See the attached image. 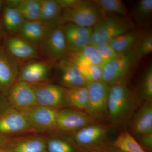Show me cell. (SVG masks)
Returning a JSON list of instances; mask_svg holds the SVG:
<instances>
[{"mask_svg": "<svg viewBox=\"0 0 152 152\" xmlns=\"http://www.w3.org/2000/svg\"><path fill=\"white\" fill-rule=\"evenodd\" d=\"M33 134L37 133L24 113L9 105L0 111V137L9 138Z\"/></svg>", "mask_w": 152, "mask_h": 152, "instance_id": "cell-4", "label": "cell"}, {"mask_svg": "<svg viewBox=\"0 0 152 152\" xmlns=\"http://www.w3.org/2000/svg\"><path fill=\"white\" fill-rule=\"evenodd\" d=\"M95 47L99 53L105 64L113 60L118 54L109 43L101 44Z\"/></svg>", "mask_w": 152, "mask_h": 152, "instance_id": "cell-34", "label": "cell"}, {"mask_svg": "<svg viewBox=\"0 0 152 152\" xmlns=\"http://www.w3.org/2000/svg\"><path fill=\"white\" fill-rule=\"evenodd\" d=\"M140 140L145 147L149 149L152 148V133L140 136Z\"/></svg>", "mask_w": 152, "mask_h": 152, "instance_id": "cell-36", "label": "cell"}, {"mask_svg": "<svg viewBox=\"0 0 152 152\" xmlns=\"http://www.w3.org/2000/svg\"><path fill=\"white\" fill-rule=\"evenodd\" d=\"M1 15V23L4 33L8 36L18 34L25 20L16 9L4 5Z\"/></svg>", "mask_w": 152, "mask_h": 152, "instance_id": "cell-22", "label": "cell"}, {"mask_svg": "<svg viewBox=\"0 0 152 152\" xmlns=\"http://www.w3.org/2000/svg\"><path fill=\"white\" fill-rule=\"evenodd\" d=\"M4 7V1L0 0V15L2 12Z\"/></svg>", "mask_w": 152, "mask_h": 152, "instance_id": "cell-41", "label": "cell"}, {"mask_svg": "<svg viewBox=\"0 0 152 152\" xmlns=\"http://www.w3.org/2000/svg\"><path fill=\"white\" fill-rule=\"evenodd\" d=\"M94 1L104 13H113L126 17L128 19L130 16V14L126 7L122 1L95 0Z\"/></svg>", "mask_w": 152, "mask_h": 152, "instance_id": "cell-28", "label": "cell"}, {"mask_svg": "<svg viewBox=\"0 0 152 152\" xmlns=\"http://www.w3.org/2000/svg\"><path fill=\"white\" fill-rule=\"evenodd\" d=\"M0 152H4L2 149L0 148Z\"/></svg>", "mask_w": 152, "mask_h": 152, "instance_id": "cell-42", "label": "cell"}, {"mask_svg": "<svg viewBox=\"0 0 152 152\" xmlns=\"http://www.w3.org/2000/svg\"><path fill=\"white\" fill-rule=\"evenodd\" d=\"M88 91L87 86L66 88L67 105L77 110H84L88 101Z\"/></svg>", "mask_w": 152, "mask_h": 152, "instance_id": "cell-25", "label": "cell"}, {"mask_svg": "<svg viewBox=\"0 0 152 152\" xmlns=\"http://www.w3.org/2000/svg\"><path fill=\"white\" fill-rule=\"evenodd\" d=\"M4 32L1 25V22H0V44L2 42L3 39L4 37Z\"/></svg>", "mask_w": 152, "mask_h": 152, "instance_id": "cell-39", "label": "cell"}, {"mask_svg": "<svg viewBox=\"0 0 152 152\" xmlns=\"http://www.w3.org/2000/svg\"><path fill=\"white\" fill-rule=\"evenodd\" d=\"M92 152H101L100 151H94Z\"/></svg>", "mask_w": 152, "mask_h": 152, "instance_id": "cell-45", "label": "cell"}, {"mask_svg": "<svg viewBox=\"0 0 152 152\" xmlns=\"http://www.w3.org/2000/svg\"><path fill=\"white\" fill-rule=\"evenodd\" d=\"M57 110L37 105L24 113L37 134L57 129Z\"/></svg>", "mask_w": 152, "mask_h": 152, "instance_id": "cell-12", "label": "cell"}, {"mask_svg": "<svg viewBox=\"0 0 152 152\" xmlns=\"http://www.w3.org/2000/svg\"><path fill=\"white\" fill-rule=\"evenodd\" d=\"M62 8L70 9L77 5L81 0H56Z\"/></svg>", "mask_w": 152, "mask_h": 152, "instance_id": "cell-35", "label": "cell"}, {"mask_svg": "<svg viewBox=\"0 0 152 152\" xmlns=\"http://www.w3.org/2000/svg\"><path fill=\"white\" fill-rule=\"evenodd\" d=\"M62 27L69 54L78 51L90 45L92 28L80 26L69 23L63 24Z\"/></svg>", "mask_w": 152, "mask_h": 152, "instance_id": "cell-14", "label": "cell"}, {"mask_svg": "<svg viewBox=\"0 0 152 152\" xmlns=\"http://www.w3.org/2000/svg\"><path fill=\"white\" fill-rule=\"evenodd\" d=\"M88 101L85 111L94 121L108 119L107 104L110 86L102 80L88 83Z\"/></svg>", "mask_w": 152, "mask_h": 152, "instance_id": "cell-5", "label": "cell"}, {"mask_svg": "<svg viewBox=\"0 0 152 152\" xmlns=\"http://www.w3.org/2000/svg\"><path fill=\"white\" fill-rule=\"evenodd\" d=\"M2 48L18 62L30 61L39 58L37 48L18 36L4 37Z\"/></svg>", "mask_w": 152, "mask_h": 152, "instance_id": "cell-11", "label": "cell"}, {"mask_svg": "<svg viewBox=\"0 0 152 152\" xmlns=\"http://www.w3.org/2000/svg\"><path fill=\"white\" fill-rule=\"evenodd\" d=\"M142 35L134 29L118 36L109 44L117 53L121 54L132 50Z\"/></svg>", "mask_w": 152, "mask_h": 152, "instance_id": "cell-24", "label": "cell"}, {"mask_svg": "<svg viewBox=\"0 0 152 152\" xmlns=\"http://www.w3.org/2000/svg\"><path fill=\"white\" fill-rule=\"evenodd\" d=\"M48 152H83L79 147L61 138H47Z\"/></svg>", "mask_w": 152, "mask_h": 152, "instance_id": "cell-30", "label": "cell"}, {"mask_svg": "<svg viewBox=\"0 0 152 152\" xmlns=\"http://www.w3.org/2000/svg\"><path fill=\"white\" fill-rule=\"evenodd\" d=\"M152 0H141L137 3L132 12V16L140 25H144L151 18Z\"/></svg>", "mask_w": 152, "mask_h": 152, "instance_id": "cell-29", "label": "cell"}, {"mask_svg": "<svg viewBox=\"0 0 152 152\" xmlns=\"http://www.w3.org/2000/svg\"><path fill=\"white\" fill-rule=\"evenodd\" d=\"M131 130L133 134L140 136L152 133V104L147 101L136 115Z\"/></svg>", "mask_w": 152, "mask_h": 152, "instance_id": "cell-21", "label": "cell"}, {"mask_svg": "<svg viewBox=\"0 0 152 152\" xmlns=\"http://www.w3.org/2000/svg\"><path fill=\"white\" fill-rule=\"evenodd\" d=\"M62 26L51 29L37 48L39 56L51 61L58 62L69 56Z\"/></svg>", "mask_w": 152, "mask_h": 152, "instance_id": "cell-7", "label": "cell"}, {"mask_svg": "<svg viewBox=\"0 0 152 152\" xmlns=\"http://www.w3.org/2000/svg\"><path fill=\"white\" fill-rule=\"evenodd\" d=\"M138 60L132 50L118 54L103 67L101 80L111 86L126 78L127 75Z\"/></svg>", "mask_w": 152, "mask_h": 152, "instance_id": "cell-6", "label": "cell"}, {"mask_svg": "<svg viewBox=\"0 0 152 152\" xmlns=\"http://www.w3.org/2000/svg\"><path fill=\"white\" fill-rule=\"evenodd\" d=\"M41 10L39 21L50 29L63 24V9L56 0H41Z\"/></svg>", "mask_w": 152, "mask_h": 152, "instance_id": "cell-20", "label": "cell"}, {"mask_svg": "<svg viewBox=\"0 0 152 152\" xmlns=\"http://www.w3.org/2000/svg\"><path fill=\"white\" fill-rule=\"evenodd\" d=\"M32 85L38 105L57 110L67 105L65 88L48 82Z\"/></svg>", "mask_w": 152, "mask_h": 152, "instance_id": "cell-8", "label": "cell"}, {"mask_svg": "<svg viewBox=\"0 0 152 152\" xmlns=\"http://www.w3.org/2000/svg\"><path fill=\"white\" fill-rule=\"evenodd\" d=\"M107 14L104 13L94 1H82L77 5L63 10V24H74L84 27H92Z\"/></svg>", "mask_w": 152, "mask_h": 152, "instance_id": "cell-3", "label": "cell"}, {"mask_svg": "<svg viewBox=\"0 0 152 152\" xmlns=\"http://www.w3.org/2000/svg\"><path fill=\"white\" fill-rule=\"evenodd\" d=\"M118 152H126L123 151H120V150H119V151H118Z\"/></svg>", "mask_w": 152, "mask_h": 152, "instance_id": "cell-43", "label": "cell"}, {"mask_svg": "<svg viewBox=\"0 0 152 152\" xmlns=\"http://www.w3.org/2000/svg\"><path fill=\"white\" fill-rule=\"evenodd\" d=\"M52 66L41 61H30L20 68L18 80L31 85L46 83L51 75Z\"/></svg>", "mask_w": 152, "mask_h": 152, "instance_id": "cell-17", "label": "cell"}, {"mask_svg": "<svg viewBox=\"0 0 152 152\" xmlns=\"http://www.w3.org/2000/svg\"><path fill=\"white\" fill-rule=\"evenodd\" d=\"M16 9L25 20L39 21L41 10V0H21Z\"/></svg>", "mask_w": 152, "mask_h": 152, "instance_id": "cell-26", "label": "cell"}, {"mask_svg": "<svg viewBox=\"0 0 152 152\" xmlns=\"http://www.w3.org/2000/svg\"><path fill=\"white\" fill-rule=\"evenodd\" d=\"M57 129L66 132H76L95 124L87 114L73 109H62L57 112Z\"/></svg>", "mask_w": 152, "mask_h": 152, "instance_id": "cell-13", "label": "cell"}, {"mask_svg": "<svg viewBox=\"0 0 152 152\" xmlns=\"http://www.w3.org/2000/svg\"><path fill=\"white\" fill-rule=\"evenodd\" d=\"M78 68L87 83L101 80L102 75V68L94 65L84 63L74 64Z\"/></svg>", "mask_w": 152, "mask_h": 152, "instance_id": "cell-31", "label": "cell"}, {"mask_svg": "<svg viewBox=\"0 0 152 152\" xmlns=\"http://www.w3.org/2000/svg\"><path fill=\"white\" fill-rule=\"evenodd\" d=\"M51 29L39 21L24 20L18 35L37 48Z\"/></svg>", "mask_w": 152, "mask_h": 152, "instance_id": "cell-19", "label": "cell"}, {"mask_svg": "<svg viewBox=\"0 0 152 152\" xmlns=\"http://www.w3.org/2000/svg\"><path fill=\"white\" fill-rule=\"evenodd\" d=\"M6 97L9 105L23 113L38 105L32 85L21 81L15 83Z\"/></svg>", "mask_w": 152, "mask_h": 152, "instance_id": "cell-9", "label": "cell"}, {"mask_svg": "<svg viewBox=\"0 0 152 152\" xmlns=\"http://www.w3.org/2000/svg\"><path fill=\"white\" fill-rule=\"evenodd\" d=\"M21 0H7L4 1V5L12 8L16 9Z\"/></svg>", "mask_w": 152, "mask_h": 152, "instance_id": "cell-37", "label": "cell"}, {"mask_svg": "<svg viewBox=\"0 0 152 152\" xmlns=\"http://www.w3.org/2000/svg\"><path fill=\"white\" fill-rule=\"evenodd\" d=\"M42 152H47L46 151H46H42Z\"/></svg>", "mask_w": 152, "mask_h": 152, "instance_id": "cell-44", "label": "cell"}, {"mask_svg": "<svg viewBox=\"0 0 152 152\" xmlns=\"http://www.w3.org/2000/svg\"><path fill=\"white\" fill-rule=\"evenodd\" d=\"M7 139V138L0 137V148H1L4 145V144L5 143Z\"/></svg>", "mask_w": 152, "mask_h": 152, "instance_id": "cell-40", "label": "cell"}, {"mask_svg": "<svg viewBox=\"0 0 152 152\" xmlns=\"http://www.w3.org/2000/svg\"><path fill=\"white\" fill-rule=\"evenodd\" d=\"M136 57L140 60L152 52V35L149 33L141 36L132 50Z\"/></svg>", "mask_w": 152, "mask_h": 152, "instance_id": "cell-32", "label": "cell"}, {"mask_svg": "<svg viewBox=\"0 0 152 152\" xmlns=\"http://www.w3.org/2000/svg\"><path fill=\"white\" fill-rule=\"evenodd\" d=\"M67 58L74 64H91L102 68L105 65L96 47L91 45L87 46L78 51L70 54Z\"/></svg>", "mask_w": 152, "mask_h": 152, "instance_id": "cell-23", "label": "cell"}, {"mask_svg": "<svg viewBox=\"0 0 152 152\" xmlns=\"http://www.w3.org/2000/svg\"><path fill=\"white\" fill-rule=\"evenodd\" d=\"M134 23L130 19L121 15H107L92 27L90 45L96 47L109 43L118 36L133 30Z\"/></svg>", "mask_w": 152, "mask_h": 152, "instance_id": "cell-2", "label": "cell"}, {"mask_svg": "<svg viewBox=\"0 0 152 152\" xmlns=\"http://www.w3.org/2000/svg\"><path fill=\"white\" fill-rule=\"evenodd\" d=\"M56 66L59 73L61 86L66 89L87 86L88 83L78 68L68 58L59 61Z\"/></svg>", "mask_w": 152, "mask_h": 152, "instance_id": "cell-18", "label": "cell"}, {"mask_svg": "<svg viewBox=\"0 0 152 152\" xmlns=\"http://www.w3.org/2000/svg\"><path fill=\"white\" fill-rule=\"evenodd\" d=\"M106 131L103 126L94 124L75 132L74 139L79 146L92 150L93 152L99 151L103 146Z\"/></svg>", "mask_w": 152, "mask_h": 152, "instance_id": "cell-16", "label": "cell"}, {"mask_svg": "<svg viewBox=\"0 0 152 152\" xmlns=\"http://www.w3.org/2000/svg\"><path fill=\"white\" fill-rule=\"evenodd\" d=\"M33 134L9 138L1 148L4 152H42L46 151V138Z\"/></svg>", "mask_w": 152, "mask_h": 152, "instance_id": "cell-10", "label": "cell"}, {"mask_svg": "<svg viewBox=\"0 0 152 152\" xmlns=\"http://www.w3.org/2000/svg\"><path fill=\"white\" fill-rule=\"evenodd\" d=\"M134 108V96L126 78L111 86L108 99V117L113 124L124 125L130 116Z\"/></svg>", "mask_w": 152, "mask_h": 152, "instance_id": "cell-1", "label": "cell"}, {"mask_svg": "<svg viewBox=\"0 0 152 152\" xmlns=\"http://www.w3.org/2000/svg\"><path fill=\"white\" fill-rule=\"evenodd\" d=\"M141 92L147 101H151L152 98V66H149L145 71L141 84Z\"/></svg>", "mask_w": 152, "mask_h": 152, "instance_id": "cell-33", "label": "cell"}, {"mask_svg": "<svg viewBox=\"0 0 152 152\" xmlns=\"http://www.w3.org/2000/svg\"><path fill=\"white\" fill-rule=\"evenodd\" d=\"M114 146L120 151L126 152H146L127 131L120 134L114 142Z\"/></svg>", "mask_w": 152, "mask_h": 152, "instance_id": "cell-27", "label": "cell"}, {"mask_svg": "<svg viewBox=\"0 0 152 152\" xmlns=\"http://www.w3.org/2000/svg\"><path fill=\"white\" fill-rule=\"evenodd\" d=\"M8 105L9 104L5 96L0 94V111Z\"/></svg>", "mask_w": 152, "mask_h": 152, "instance_id": "cell-38", "label": "cell"}, {"mask_svg": "<svg viewBox=\"0 0 152 152\" xmlns=\"http://www.w3.org/2000/svg\"><path fill=\"white\" fill-rule=\"evenodd\" d=\"M19 62L0 47V94L5 96L18 81Z\"/></svg>", "mask_w": 152, "mask_h": 152, "instance_id": "cell-15", "label": "cell"}]
</instances>
